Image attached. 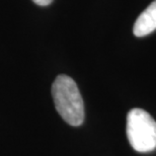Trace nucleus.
<instances>
[{
	"instance_id": "1",
	"label": "nucleus",
	"mask_w": 156,
	"mask_h": 156,
	"mask_svg": "<svg viewBox=\"0 0 156 156\" xmlns=\"http://www.w3.org/2000/svg\"><path fill=\"white\" fill-rule=\"evenodd\" d=\"M56 110L71 126H80L84 121V104L77 84L67 75H59L52 85Z\"/></svg>"
},
{
	"instance_id": "2",
	"label": "nucleus",
	"mask_w": 156,
	"mask_h": 156,
	"mask_svg": "<svg viewBox=\"0 0 156 156\" xmlns=\"http://www.w3.org/2000/svg\"><path fill=\"white\" fill-rule=\"evenodd\" d=\"M127 136L134 150L146 153L156 148V122L142 108H133L127 116Z\"/></svg>"
},
{
	"instance_id": "3",
	"label": "nucleus",
	"mask_w": 156,
	"mask_h": 156,
	"mask_svg": "<svg viewBox=\"0 0 156 156\" xmlns=\"http://www.w3.org/2000/svg\"><path fill=\"white\" fill-rule=\"evenodd\" d=\"M156 30V0H154L137 18L133 27L136 37H145Z\"/></svg>"
},
{
	"instance_id": "4",
	"label": "nucleus",
	"mask_w": 156,
	"mask_h": 156,
	"mask_svg": "<svg viewBox=\"0 0 156 156\" xmlns=\"http://www.w3.org/2000/svg\"><path fill=\"white\" fill-rule=\"evenodd\" d=\"M33 1L40 6H47V5L51 4L53 0H33Z\"/></svg>"
}]
</instances>
